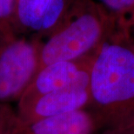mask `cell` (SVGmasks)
Returning <instances> with one entry per match:
<instances>
[{"label": "cell", "instance_id": "cell-10", "mask_svg": "<svg viewBox=\"0 0 134 134\" xmlns=\"http://www.w3.org/2000/svg\"><path fill=\"white\" fill-rule=\"evenodd\" d=\"M15 0H0V31H12Z\"/></svg>", "mask_w": 134, "mask_h": 134}, {"label": "cell", "instance_id": "cell-1", "mask_svg": "<svg viewBox=\"0 0 134 134\" xmlns=\"http://www.w3.org/2000/svg\"><path fill=\"white\" fill-rule=\"evenodd\" d=\"M115 22L94 0H79L60 27L41 43L37 72L53 63L87 58L104 44Z\"/></svg>", "mask_w": 134, "mask_h": 134}, {"label": "cell", "instance_id": "cell-5", "mask_svg": "<svg viewBox=\"0 0 134 134\" xmlns=\"http://www.w3.org/2000/svg\"><path fill=\"white\" fill-rule=\"evenodd\" d=\"M94 57L57 62L43 67L18 99V109L37 98L74 85H90V71Z\"/></svg>", "mask_w": 134, "mask_h": 134}, {"label": "cell", "instance_id": "cell-9", "mask_svg": "<svg viewBox=\"0 0 134 134\" xmlns=\"http://www.w3.org/2000/svg\"><path fill=\"white\" fill-rule=\"evenodd\" d=\"M18 121L17 112L8 104H0V134H13Z\"/></svg>", "mask_w": 134, "mask_h": 134}, {"label": "cell", "instance_id": "cell-8", "mask_svg": "<svg viewBox=\"0 0 134 134\" xmlns=\"http://www.w3.org/2000/svg\"><path fill=\"white\" fill-rule=\"evenodd\" d=\"M116 21L132 22L134 19V0H94Z\"/></svg>", "mask_w": 134, "mask_h": 134}, {"label": "cell", "instance_id": "cell-4", "mask_svg": "<svg viewBox=\"0 0 134 134\" xmlns=\"http://www.w3.org/2000/svg\"><path fill=\"white\" fill-rule=\"evenodd\" d=\"M79 0H15L13 30L48 36L60 27Z\"/></svg>", "mask_w": 134, "mask_h": 134}, {"label": "cell", "instance_id": "cell-3", "mask_svg": "<svg viewBox=\"0 0 134 134\" xmlns=\"http://www.w3.org/2000/svg\"><path fill=\"white\" fill-rule=\"evenodd\" d=\"M41 43L12 31H0V104L18 100L38 67Z\"/></svg>", "mask_w": 134, "mask_h": 134}, {"label": "cell", "instance_id": "cell-7", "mask_svg": "<svg viewBox=\"0 0 134 134\" xmlns=\"http://www.w3.org/2000/svg\"><path fill=\"white\" fill-rule=\"evenodd\" d=\"M92 118L80 109L29 123L18 121L13 134H92Z\"/></svg>", "mask_w": 134, "mask_h": 134}, {"label": "cell", "instance_id": "cell-6", "mask_svg": "<svg viewBox=\"0 0 134 134\" xmlns=\"http://www.w3.org/2000/svg\"><path fill=\"white\" fill-rule=\"evenodd\" d=\"M89 98V85H82L47 93L18 109V121L29 123L80 110L88 102Z\"/></svg>", "mask_w": 134, "mask_h": 134}, {"label": "cell", "instance_id": "cell-2", "mask_svg": "<svg viewBox=\"0 0 134 134\" xmlns=\"http://www.w3.org/2000/svg\"><path fill=\"white\" fill-rule=\"evenodd\" d=\"M90 96L101 105L134 98V52L115 43L104 42L93 58Z\"/></svg>", "mask_w": 134, "mask_h": 134}]
</instances>
